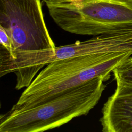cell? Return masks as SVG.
Segmentation results:
<instances>
[{
  "label": "cell",
  "mask_w": 132,
  "mask_h": 132,
  "mask_svg": "<svg viewBox=\"0 0 132 132\" xmlns=\"http://www.w3.org/2000/svg\"><path fill=\"white\" fill-rule=\"evenodd\" d=\"M116 81L132 83V57H129L112 71Z\"/></svg>",
  "instance_id": "7"
},
{
  "label": "cell",
  "mask_w": 132,
  "mask_h": 132,
  "mask_svg": "<svg viewBox=\"0 0 132 132\" xmlns=\"http://www.w3.org/2000/svg\"><path fill=\"white\" fill-rule=\"evenodd\" d=\"M0 27L8 34L12 47L10 53H0V59L56 47L44 20L41 0H0Z\"/></svg>",
  "instance_id": "5"
},
{
  "label": "cell",
  "mask_w": 132,
  "mask_h": 132,
  "mask_svg": "<svg viewBox=\"0 0 132 132\" xmlns=\"http://www.w3.org/2000/svg\"><path fill=\"white\" fill-rule=\"evenodd\" d=\"M132 52L93 54L52 61L25 88L16 106L28 107L51 100L97 77L106 80Z\"/></svg>",
  "instance_id": "2"
},
{
  "label": "cell",
  "mask_w": 132,
  "mask_h": 132,
  "mask_svg": "<svg viewBox=\"0 0 132 132\" xmlns=\"http://www.w3.org/2000/svg\"><path fill=\"white\" fill-rule=\"evenodd\" d=\"M106 81L104 77H97L40 104L28 107L14 105L1 115L0 131H44L87 115L99 102Z\"/></svg>",
  "instance_id": "1"
},
{
  "label": "cell",
  "mask_w": 132,
  "mask_h": 132,
  "mask_svg": "<svg viewBox=\"0 0 132 132\" xmlns=\"http://www.w3.org/2000/svg\"><path fill=\"white\" fill-rule=\"evenodd\" d=\"M127 52H132V27L55 47L52 50L16 54L6 63L4 71L5 74L14 73L15 89L20 90L27 87L39 70L52 61L93 54Z\"/></svg>",
  "instance_id": "4"
},
{
  "label": "cell",
  "mask_w": 132,
  "mask_h": 132,
  "mask_svg": "<svg viewBox=\"0 0 132 132\" xmlns=\"http://www.w3.org/2000/svg\"><path fill=\"white\" fill-rule=\"evenodd\" d=\"M104 104L100 121L104 132H132V83L116 81Z\"/></svg>",
  "instance_id": "6"
},
{
  "label": "cell",
  "mask_w": 132,
  "mask_h": 132,
  "mask_svg": "<svg viewBox=\"0 0 132 132\" xmlns=\"http://www.w3.org/2000/svg\"><path fill=\"white\" fill-rule=\"evenodd\" d=\"M56 24L81 35L98 36L132 27V0H42Z\"/></svg>",
  "instance_id": "3"
}]
</instances>
